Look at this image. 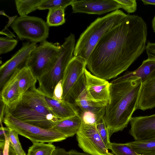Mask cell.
Masks as SVG:
<instances>
[{
	"instance_id": "6da1fadb",
	"label": "cell",
	"mask_w": 155,
	"mask_h": 155,
	"mask_svg": "<svg viewBox=\"0 0 155 155\" xmlns=\"http://www.w3.org/2000/svg\"><path fill=\"white\" fill-rule=\"evenodd\" d=\"M147 27L143 18L127 15L102 37L87 59L93 75L106 80L126 71L146 49Z\"/></svg>"
},
{
	"instance_id": "7a4b0ae2",
	"label": "cell",
	"mask_w": 155,
	"mask_h": 155,
	"mask_svg": "<svg viewBox=\"0 0 155 155\" xmlns=\"http://www.w3.org/2000/svg\"><path fill=\"white\" fill-rule=\"evenodd\" d=\"M110 100L105 107L104 119L109 137L127 127L137 110L142 84L140 79L125 72L110 82Z\"/></svg>"
},
{
	"instance_id": "3957f363",
	"label": "cell",
	"mask_w": 155,
	"mask_h": 155,
	"mask_svg": "<svg viewBox=\"0 0 155 155\" xmlns=\"http://www.w3.org/2000/svg\"><path fill=\"white\" fill-rule=\"evenodd\" d=\"M5 113L20 121L46 129H51L59 120L47 104L45 95L36 87L24 93L10 107H5Z\"/></svg>"
},
{
	"instance_id": "277c9868",
	"label": "cell",
	"mask_w": 155,
	"mask_h": 155,
	"mask_svg": "<svg viewBox=\"0 0 155 155\" xmlns=\"http://www.w3.org/2000/svg\"><path fill=\"white\" fill-rule=\"evenodd\" d=\"M127 14L117 10L93 22L81 34L75 45L74 56L87 61L102 37L119 24Z\"/></svg>"
},
{
	"instance_id": "5b68a950",
	"label": "cell",
	"mask_w": 155,
	"mask_h": 155,
	"mask_svg": "<svg viewBox=\"0 0 155 155\" xmlns=\"http://www.w3.org/2000/svg\"><path fill=\"white\" fill-rule=\"evenodd\" d=\"M75 42L74 35L71 33L61 45V50L55 63L37 78L39 83L38 88L46 96L53 97L55 87L62 80L64 72L74 57Z\"/></svg>"
},
{
	"instance_id": "8992f818",
	"label": "cell",
	"mask_w": 155,
	"mask_h": 155,
	"mask_svg": "<svg viewBox=\"0 0 155 155\" xmlns=\"http://www.w3.org/2000/svg\"><path fill=\"white\" fill-rule=\"evenodd\" d=\"M6 127L18 134L27 138L32 143H53L62 141L67 138L61 133L52 129H46L20 121L5 113L3 121Z\"/></svg>"
},
{
	"instance_id": "52a82bcc",
	"label": "cell",
	"mask_w": 155,
	"mask_h": 155,
	"mask_svg": "<svg viewBox=\"0 0 155 155\" xmlns=\"http://www.w3.org/2000/svg\"><path fill=\"white\" fill-rule=\"evenodd\" d=\"M11 28L21 40L37 43L46 40L49 27L42 19L28 15L17 17L11 25Z\"/></svg>"
},
{
	"instance_id": "ba28073f",
	"label": "cell",
	"mask_w": 155,
	"mask_h": 155,
	"mask_svg": "<svg viewBox=\"0 0 155 155\" xmlns=\"http://www.w3.org/2000/svg\"><path fill=\"white\" fill-rule=\"evenodd\" d=\"M61 50V45L58 43L47 40L41 42L31 52L27 66L37 79L53 65Z\"/></svg>"
},
{
	"instance_id": "9c48e42d",
	"label": "cell",
	"mask_w": 155,
	"mask_h": 155,
	"mask_svg": "<svg viewBox=\"0 0 155 155\" xmlns=\"http://www.w3.org/2000/svg\"><path fill=\"white\" fill-rule=\"evenodd\" d=\"M76 135L78 146L84 153L92 155H114L109 151L95 123H87L82 120Z\"/></svg>"
},
{
	"instance_id": "30bf717a",
	"label": "cell",
	"mask_w": 155,
	"mask_h": 155,
	"mask_svg": "<svg viewBox=\"0 0 155 155\" xmlns=\"http://www.w3.org/2000/svg\"><path fill=\"white\" fill-rule=\"evenodd\" d=\"M68 99L69 101H72L74 105L79 108L81 113L90 114L98 118L104 117L106 106L91 101L88 97L84 74L73 88Z\"/></svg>"
},
{
	"instance_id": "8fae6325",
	"label": "cell",
	"mask_w": 155,
	"mask_h": 155,
	"mask_svg": "<svg viewBox=\"0 0 155 155\" xmlns=\"http://www.w3.org/2000/svg\"><path fill=\"white\" fill-rule=\"evenodd\" d=\"M37 46L29 41L23 43L22 47L9 60L0 67V87H2L17 70L27 66L32 51Z\"/></svg>"
},
{
	"instance_id": "7c38bea8",
	"label": "cell",
	"mask_w": 155,
	"mask_h": 155,
	"mask_svg": "<svg viewBox=\"0 0 155 155\" xmlns=\"http://www.w3.org/2000/svg\"><path fill=\"white\" fill-rule=\"evenodd\" d=\"M87 65V60L81 57L74 56L63 73L61 86L62 99L68 101L71 91L82 75Z\"/></svg>"
},
{
	"instance_id": "4fadbf2b",
	"label": "cell",
	"mask_w": 155,
	"mask_h": 155,
	"mask_svg": "<svg viewBox=\"0 0 155 155\" xmlns=\"http://www.w3.org/2000/svg\"><path fill=\"white\" fill-rule=\"evenodd\" d=\"M84 74L86 87L89 99L106 106L110 100V82L93 75L86 68Z\"/></svg>"
},
{
	"instance_id": "5bb4252c",
	"label": "cell",
	"mask_w": 155,
	"mask_h": 155,
	"mask_svg": "<svg viewBox=\"0 0 155 155\" xmlns=\"http://www.w3.org/2000/svg\"><path fill=\"white\" fill-rule=\"evenodd\" d=\"M71 5L74 13L98 15L120 8L115 0H73Z\"/></svg>"
},
{
	"instance_id": "9a60e30c",
	"label": "cell",
	"mask_w": 155,
	"mask_h": 155,
	"mask_svg": "<svg viewBox=\"0 0 155 155\" xmlns=\"http://www.w3.org/2000/svg\"><path fill=\"white\" fill-rule=\"evenodd\" d=\"M129 133L135 140L155 139V114L132 117Z\"/></svg>"
},
{
	"instance_id": "2e32d148",
	"label": "cell",
	"mask_w": 155,
	"mask_h": 155,
	"mask_svg": "<svg viewBox=\"0 0 155 155\" xmlns=\"http://www.w3.org/2000/svg\"><path fill=\"white\" fill-rule=\"evenodd\" d=\"M20 69L16 70L2 87L0 92V100L6 107H10L20 98L18 78Z\"/></svg>"
},
{
	"instance_id": "e0dca14e",
	"label": "cell",
	"mask_w": 155,
	"mask_h": 155,
	"mask_svg": "<svg viewBox=\"0 0 155 155\" xmlns=\"http://www.w3.org/2000/svg\"><path fill=\"white\" fill-rule=\"evenodd\" d=\"M46 101L54 115L59 120L80 114L74 104L69 101L59 100L45 95Z\"/></svg>"
},
{
	"instance_id": "ac0fdd59",
	"label": "cell",
	"mask_w": 155,
	"mask_h": 155,
	"mask_svg": "<svg viewBox=\"0 0 155 155\" xmlns=\"http://www.w3.org/2000/svg\"><path fill=\"white\" fill-rule=\"evenodd\" d=\"M155 107V77L142 83L137 109L144 111Z\"/></svg>"
},
{
	"instance_id": "d6986e66",
	"label": "cell",
	"mask_w": 155,
	"mask_h": 155,
	"mask_svg": "<svg viewBox=\"0 0 155 155\" xmlns=\"http://www.w3.org/2000/svg\"><path fill=\"white\" fill-rule=\"evenodd\" d=\"M82 120L80 114L59 120L51 129L57 131L67 138L76 134L81 127Z\"/></svg>"
},
{
	"instance_id": "ffe728a7",
	"label": "cell",
	"mask_w": 155,
	"mask_h": 155,
	"mask_svg": "<svg viewBox=\"0 0 155 155\" xmlns=\"http://www.w3.org/2000/svg\"><path fill=\"white\" fill-rule=\"evenodd\" d=\"M126 72L130 76L140 78L143 83L155 77V60L147 58L136 70Z\"/></svg>"
},
{
	"instance_id": "44dd1931",
	"label": "cell",
	"mask_w": 155,
	"mask_h": 155,
	"mask_svg": "<svg viewBox=\"0 0 155 155\" xmlns=\"http://www.w3.org/2000/svg\"><path fill=\"white\" fill-rule=\"evenodd\" d=\"M18 78L19 93L21 97L24 93L30 88L36 87L38 81L31 71L27 66L20 70Z\"/></svg>"
},
{
	"instance_id": "7402d4cb",
	"label": "cell",
	"mask_w": 155,
	"mask_h": 155,
	"mask_svg": "<svg viewBox=\"0 0 155 155\" xmlns=\"http://www.w3.org/2000/svg\"><path fill=\"white\" fill-rule=\"evenodd\" d=\"M140 155H155V139L126 143Z\"/></svg>"
},
{
	"instance_id": "603a6c76",
	"label": "cell",
	"mask_w": 155,
	"mask_h": 155,
	"mask_svg": "<svg viewBox=\"0 0 155 155\" xmlns=\"http://www.w3.org/2000/svg\"><path fill=\"white\" fill-rule=\"evenodd\" d=\"M43 0H16L15 3L20 16H24L38 9L39 6Z\"/></svg>"
},
{
	"instance_id": "cb8c5ba5",
	"label": "cell",
	"mask_w": 155,
	"mask_h": 155,
	"mask_svg": "<svg viewBox=\"0 0 155 155\" xmlns=\"http://www.w3.org/2000/svg\"><path fill=\"white\" fill-rule=\"evenodd\" d=\"M56 147L52 143H33L27 155H52Z\"/></svg>"
},
{
	"instance_id": "d4e9b609",
	"label": "cell",
	"mask_w": 155,
	"mask_h": 155,
	"mask_svg": "<svg viewBox=\"0 0 155 155\" xmlns=\"http://www.w3.org/2000/svg\"><path fill=\"white\" fill-rule=\"evenodd\" d=\"M64 10L62 8L49 10L46 22L49 27L58 26L65 22Z\"/></svg>"
},
{
	"instance_id": "484cf974",
	"label": "cell",
	"mask_w": 155,
	"mask_h": 155,
	"mask_svg": "<svg viewBox=\"0 0 155 155\" xmlns=\"http://www.w3.org/2000/svg\"><path fill=\"white\" fill-rule=\"evenodd\" d=\"M73 0H43L39 5L38 9L45 10L54 8H65L71 5Z\"/></svg>"
},
{
	"instance_id": "4316f807",
	"label": "cell",
	"mask_w": 155,
	"mask_h": 155,
	"mask_svg": "<svg viewBox=\"0 0 155 155\" xmlns=\"http://www.w3.org/2000/svg\"><path fill=\"white\" fill-rule=\"evenodd\" d=\"M109 149L114 155H140L126 143L111 142Z\"/></svg>"
},
{
	"instance_id": "83f0119b",
	"label": "cell",
	"mask_w": 155,
	"mask_h": 155,
	"mask_svg": "<svg viewBox=\"0 0 155 155\" xmlns=\"http://www.w3.org/2000/svg\"><path fill=\"white\" fill-rule=\"evenodd\" d=\"M98 131L106 147L109 149L111 142L108 130L104 117L97 120L95 122Z\"/></svg>"
},
{
	"instance_id": "f1b7e54d",
	"label": "cell",
	"mask_w": 155,
	"mask_h": 155,
	"mask_svg": "<svg viewBox=\"0 0 155 155\" xmlns=\"http://www.w3.org/2000/svg\"><path fill=\"white\" fill-rule=\"evenodd\" d=\"M10 129L8 137L9 145L13 149L16 155H26L20 142L18 134L15 130L10 128Z\"/></svg>"
},
{
	"instance_id": "f546056e",
	"label": "cell",
	"mask_w": 155,
	"mask_h": 155,
	"mask_svg": "<svg viewBox=\"0 0 155 155\" xmlns=\"http://www.w3.org/2000/svg\"><path fill=\"white\" fill-rule=\"evenodd\" d=\"M18 40L8 37L0 38V54L7 53L12 51L18 43Z\"/></svg>"
},
{
	"instance_id": "4dcf8cb0",
	"label": "cell",
	"mask_w": 155,
	"mask_h": 155,
	"mask_svg": "<svg viewBox=\"0 0 155 155\" xmlns=\"http://www.w3.org/2000/svg\"><path fill=\"white\" fill-rule=\"evenodd\" d=\"M119 4L120 8L125 10L128 13L135 12L137 8V3L135 0H115Z\"/></svg>"
},
{
	"instance_id": "1f68e13d",
	"label": "cell",
	"mask_w": 155,
	"mask_h": 155,
	"mask_svg": "<svg viewBox=\"0 0 155 155\" xmlns=\"http://www.w3.org/2000/svg\"><path fill=\"white\" fill-rule=\"evenodd\" d=\"M145 49L147 58L155 60V43L148 42L146 45Z\"/></svg>"
},
{
	"instance_id": "d6a6232c",
	"label": "cell",
	"mask_w": 155,
	"mask_h": 155,
	"mask_svg": "<svg viewBox=\"0 0 155 155\" xmlns=\"http://www.w3.org/2000/svg\"><path fill=\"white\" fill-rule=\"evenodd\" d=\"M2 122V121H0V142H5L6 138L8 137L10 129L8 127H3Z\"/></svg>"
},
{
	"instance_id": "836d02e7",
	"label": "cell",
	"mask_w": 155,
	"mask_h": 155,
	"mask_svg": "<svg viewBox=\"0 0 155 155\" xmlns=\"http://www.w3.org/2000/svg\"><path fill=\"white\" fill-rule=\"evenodd\" d=\"M62 80L55 87L53 98L59 100H62L63 90L61 86Z\"/></svg>"
},
{
	"instance_id": "e575fe53",
	"label": "cell",
	"mask_w": 155,
	"mask_h": 155,
	"mask_svg": "<svg viewBox=\"0 0 155 155\" xmlns=\"http://www.w3.org/2000/svg\"><path fill=\"white\" fill-rule=\"evenodd\" d=\"M52 155H72L69 151H66L64 149L57 147Z\"/></svg>"
},
{
	"instance_id": "d590c367",
	"label": "cell",
	"mask_w": 155,
	"mask_h": 155,
	"mask_svg": "<svg viewBox=\"0 0 155 155\" xmlns=\"http://www.w3.org/2000/svg\"><path fill=\"white\" fill-rule=\"evenodd\" d=\"M0 14L1 15H3L5 16L8 18L9 19L8 22L7 24V25L5 26L4 28L1 31H5L6 30H8V27L10 26L12 24V23L13 22V21H14V20L17 17V16H14L10 17L8 16V15H7L3 11H1L0 12Z\"/></svg>"
},
{
	"instance_id": "8d00e7d4",
	"label": "cell",
	"mask_w": 155,
	"mask_h": 155,
	"mask_svg": "<svg viewBox=\"0 0 155 155\" xmlns=\"http://www.w3.org/2000/svg\"><path fill=\"white\" fill-rule=\"evenodd\" d=\"M69 151L72 155H92L85 153L81 152L74 150H71Z\"/></svg>"
},
{
	"instance_id": "74e56055",
	"label": "cell",
	"mask_w": 155,
	"mask_h": 155,
	"mask_svg": "<svg viewBox=\"0 0 155 155\" xmlns=\"http://www.w3.org/2000/svg\"><path fill=\"white\" fill-rule=\"evenodd\" d=\"M144 5H155V0H142Z\"/></svg>"
},
{
	"instance_id": "f35d334b",
	"label": "cell",
	"mask_w": 155,
	"mask_h": 155,
	"mask_svg": "<svg viewBox=\"0 0 155 155\" xmlns=\"http://www.w3.org/2000/svg\"><path fill=\"white\" fill-rule=\"evenodd\" d=\"M152 25L153 31L155 33V15L152 20Z\"/></svg>"
},
{
	"instance_id": "ab89813d",
	"label": "cell",
	"mask_w": 155,
	"mask_h": 155,
	"mask_svg": "<svg viewBox=\"0 0 155 155\" xmlns=\"http://www.w3.org/2000/svg\"><path fill=\"white\" fill-rule=\"evenodd\" d=\"M13 155H16V154H15V152Z\"/></svg>"
}]
</instances>
